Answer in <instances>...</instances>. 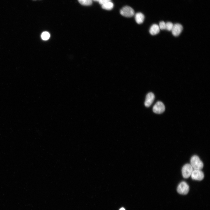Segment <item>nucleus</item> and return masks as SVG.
I'll use <instances>...</instances> for the list:
<instances>
[{
    "label": "nucleus",
    "mask_w": 210,
    "mask_h": 210,
    "mask_svg": "<svg viewBox=\"0 0 210 210\" xmlns=\"http://www.w3.org/2000/svg\"><path fill=\"white\" fill-rule=\"evenodd\" d=\"M190 164L193 169L201 170L203 167V164L198 156L196 155L193 156L190 160Z\"/></svg>",
    "instance_id": "1"
},
{
    "label": "nucleus",
    "mask_w": 210,
    "mask_h": 210,
    "mask_svg": "<svg viewBox=\"0 0 210 210\" xmlns=\"http://www.w3.org/2000/svg\"><path fill=\"white\" fill-rule=\"evenodd\" d=\"M120 14L122 16L126 17H131L134 14L133 9L131 7L126 6L123 7L120 11Z\"/></svg>",
    "instance_id": "2"
},
{
    "label": "nucleus",
    "mask_w": 210,
    "mask_h": 210,
    "mask_svg": "<svg viewBox=\"0 0 210 210\" xmlns=\"http://www.w3.org/2000/svg\"><path fill=\"white\" fill-rule=\"evenodd\" d=\"M193 168L191 164H186L184 165L182 169V173L183 177L185 178H188L191 175Z\"/></svg>",
    "instance_id": "3"
},
{
    "label": "nucleus",
    "mask_w": 210,
    "mask_h": 210,
    "mask_svg": "<svg viewBox=\"0 0 210 210\" xmlns=\"http://www.w3.org/2000/svg\"><path fill=\"white\" fill-rule=\"evenodd\" d=\"M177 190L179 193L182 195H186L189 191V187L186 182L182 181L178 185Z\"/></svg>",
    "instance_id": "4"
},
{
    "label": "nucleus",
    "mask_w": 210,
    "mask_h": 210,
    "mask_svg": "<svg viewBox=\"0 0 210 210\" xmlns=\"http://www.w3.org/2000/svg\"><path fill=\"white\" fill-rule=\"evenodd\" d=\"M191 176L193 180L201 181L204 178V174L200 170L194 169L192 172Z\"/></svg>",
    "instance_id": "5"
},
{
    "label": "nucleus",
    "mask_w": 210,
    "mask_h": 210,
    "mask_svg": "<svg viewBox=\"0 0 210 210\" xmlns=\"http://www.w3.org/2000/svg\"><path fill=\"white\" fill-rule=\"evenodd\" d=\"M165 109L164 104L161 102L158 101L155 104L153 107V112L157 114H161L163 113Z\"/></svg>",
    "instance_id": "6"
},
{
    "label": "nucleus",
    "mask_w": 210,
    "mask_h": 210,
    "mask_svg": "<svg viewBox=\"0 0 210 210\" xmlns=\"http://www.w3.org/2000/svg\"><path fill=\"white\" fill-rule=\"evenodd\" d=\"M183 29V26L181 24L179 23H176L173 24L171 31L173 35L174 36H177L180 34Z\"/></svg>",
    "instance_id": "7"
},
{
    "label": "nucleus",
    "mask_w": 210,
    "mask_h": 210,
    "mask_svg": "<svg viewBox=\"0 0 210 210\" xmlns=\"http://www.w3.org/2000/svg\"><path fill=\"white\" fill-rule=\"evenodd\" d=\"M155 99V95L152 92L148 93L146 95L144 103L146 107L150 106L153 103Z\"/></svg>",
    "instance_id": "8"
},
{
    "label": "nucleus",
    "mask_w": 210,
    "mask_h": 210,
    "mask_svg": "<svg viewBox=\"0 0 210 210\" xmlns=\"http://www.w3.org/2000/svg\"><path fill=\"white\" fill-rule=\"evenodd\" d=\"M160 29L158 25L156 24L152 25L149 29V32L152 35H156L159 32Z\"/></svg>",
    "instance_id": "9"
},
{
    "label": "nucleus",
    "mask_w": 210,
    "mask_h": 210,
    "mask_svg": "<svg viewBox=\"0 0 210 210\" xmlns=\"http://www.w3.org/2000/svg\"><path fill=\"white\" fill-rule=\"evenodd\" d=\"M135 19L136 23L138 24L142 23L144 19V16L141 13H136L135 16Z\"/></svg>",
    "instance_id": "10"
},
{
    "label": "nucleus",
    "mask_w": 210,
    "mask_h": 210,
    "mask_svg": "<svg viewBox=\"0 0 210 210\" xmlns=\"http://www.w3.org/2000/svg\"><path fill=\"white\" fill-rule=\"evenodd\" d=\"M102 8L105 10H110L112 9L113 7V4L111 1L105 3L102 5Z\"/></svg>",
    "instance_id": "11"
},
{
    "label": "nucleus",
    "mask_w": 210,
    "mask_h": 210,
    "mask_svg": "<svg viewBox=\"0 0 210 210\" xmlns=\"http://www.w3.org/2000/svg\"><path fill=\"white\" fill-rule=\"evenodd\" d=\"M79 3L84 6H89L92 4V0H78Z\"/></svg>",
    "instance_id": "12"
},
{
    "label": "nucleus",
    "mask_w": 210,
    "mask_h": 210,
    "mask_svg": "<svg viewBox=\"0 0 210 210\" xmlns=\"http://www.w3.org/2000/svg\"><path fill=\"white\" fill-rule=\"evenodd\" d=\"M50 36L49 33L47 32H44L42 33L41 35L42 38L45 40L48 39Z\"/></svg>",
    "instance_id": "13"
},
{
    "label": "nucleus",
    "mask_w": 210,
    "mask_h": 210,
    "mask_svg": "<svg viewBox=\"0 0 210 210\" xmlns=\"http://www.w3.org/2000/svg\"><path fill=\"white\" fill-rule=\"evenodd\" d=\"M173 26V24L170 22H168L166 23L165 29L170 31H171Z\"/></svg>",
    "instance_id": "14"
},
{
    "label": "nucleus",
    "mask_w": 210,
    "mask_h": 210,
    "mask_svg": "<svg viewBox=\"0 0 210 210\" xmlns=\"http://www.w3.org/2000/svg\"><path fill=\"white\" fill-rule=\"evenodd\" d=\"M159 26L160 29L161 30L165 29L166 23L163 21H161L159 23Z\"/></svg>",
    "instance_id": "15"
},
{
    "label": "nucleus",
    "mask_w": 210,
    "mask_h": 210,
    "mask_svg": "<svg viewBox=\"0 0 210 210\" xmlns=\"http://www.w3.org/2000/svg\"><path fill=\"white\" fill-rule=\"evenodd\" d=\"M111 0H99V3L100 4L102 5L105 3L111 1Z\"/></svg>",
    "instance_id": "16"
},
{
    "label": "nucleus",
    "mask_w": 210,
    "mask_h": 210,
    "mask_svg": "<svg viewBox=\"0 0 210 210\" xmlns=\"http://www.w3.org/2000/svg\"><path fill=\"white\" fill-rule=\"evenodd\" d=\"M119 210H125V209L124 208H121Z\"/></svg>",
    "instance_id": "17"
},
{
    "label": "nucleus",
    "mask_w": 210,
    "mask_h": 210,
    "mask_svg": "<svg viewBox=\"0 0 210 210\" xmlns=\"http://www.w3.org/2000/svg\"><path fill=\"white\" fill-rule=\"evenodd\" d=\"M93 0L95 1H99V0Z\"/></svg>",
    "instance_id": "18"
}]
</instances>
